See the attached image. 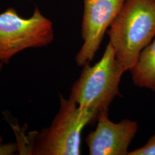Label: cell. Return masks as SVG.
Returning <instances> with one entry per match:
<instances>
[{
    "instance_id": "obj_1",
    "label": "cell",
    "mask_w": 155,
    "mask_h": 155,
    "mask_svg": "<svg viewBox=\"0 0 155 155\" xmlns=\"http://www.w3.org/2000/svg\"><path fill=\"white\" fill-rule=\"evenodd\" d=\"M107 32L117 60L129 71L155 38V0H125Z\"/></svg>"
},
{
    "instance_id": "obj_2",
    "label": "cell",
    "mask_w": 155,
    "mask_h": 155,
    "mask_svg": "<svg viewBox=\"0 0 155 155\" xmlns=\"http://www.w3.org/2000/svg\"><path fill=\"white\" fill-rule=\"evenodd\" d=\"M60 107L51 125L33 134L29 155H79L81 134L86 126L97 121L100 111L81 107L70 96L59 94Z\"/></svg>"
},
{
    "instance_id": "obj_3",
    "label": "cell",
    "mask_w": 155,
    "mask_h": 155,
    "mask_svg": "<svg viewBox=\"0 0 155 155\" xmlns=\"http://www.w3.org/2000/svg\"><path fill=\"white\" fill-rule=\"evenodd\" d=\"M125 71L109 42L100 61L92 66L90 63L83 66L70 96L81 107L108 112L113 101L120 95L119 85Z\"/></svg>"
},
{
    "instance_id": "obj_4",
    "label": "cell",
    "mask_w": 155,
    "mask_h": 155,
    "mask_svg": "<svg viewBox=\"0 0 155 155\" xmlns=\"http://www.w3.org/2000/svg\"><path fill=\"white\" fill-rule=\"evenodd\" d=\"M54 39L53 24L36 7L32 16H20L13 8L0 14V62L8 64L17 54L29 48H41Z\"/></svg>"
},
{
    "instance_id": "obj_5",
    "label": "cell",
    "mask_w": 155,
    "mask_h": 155,
    "mask_svg": "<svg viewBox=\"0 0 155 155\" xmlns=\"http://www.w3.org/2000/svg\"><path fill=\"white\" fill-rule=\"evenodd\" d=\"M125 0H83L81 34L83 45L76 56L78 66L94 59L105 34L114 21Z\"/></svg>"
},
{
    "instance_id": "obj_6",
    "label": "cell",
    "mask_w": 155,
    "mask_h": 155,
    "mask_svg": "<svg viewBox=\"0 0 155 155\" xmlns=\"http://www.w3.org/2000/svg\"><path fill=\"white\" fill-rule=\"evenodd\" d=\"M97 126L85 138L90 155H128V149L139 129L137 122L125 119L112 122L108 112L101 111Z\"/></svg>"
},
{
    "instance_id": "obj_7",
    "label": "cell",
    "mask_w": 155,
    "mask_h": 155,
    "mask_svg": "<svg viewBox=\"0 0 155 155\" xmlns=\"http://www.w3.org/2000/svg\"><path fill=\"white\" fill-rule=\"evenodd\" d=\"M129 71L135 86L155 91V38L141 52Z\"/></svg>"
},
{
    "instance_id": "obj_8",
    "label": "cell",
    "mask_w": 155,
    "mask_h": 155,
    "mask_svg": "<svg viewBox=\"0 0 155 155\" xmlns=\"http://www.w3.org/2000/svg\"><path fill=\"white\" fill-rule=\"evenodd\" d=\"M128 155H155V134L144 146L129 152Z\"/></svg>"
},
{
    "instance_id": "obj_9",
    "label": "cell",
    "mask_w": 155,
    "mask_h": 155,
    "mask_svg": "<svg viewBox=\"0 0 155 155\" xmlns=\"http://www.w3.org/2000/svg\"><path fill=\"white\" fill-rule=\"evenodd\" d=\"M3 63H2V62H0V71H1V68H2V67L3 66ZM2 138H1V137L0 136V144L1 143V142H2Z\"/></svg>"
}]
</instances>
